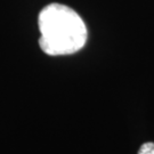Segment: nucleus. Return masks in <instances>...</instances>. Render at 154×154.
Listing matches in <instances>:
<instances>
[{
	"mask_svg": "<svg viewBox=\"0 0 154 154\" xmlns=\"http://www.w3.org/2000/svg\"><path fill=\"white\" fill-rule=\"evenodd\" d=\"M39 46L50 56L71 55L87 42V28L79 14L61 4H50L38 17Z\"/></svg>",
	"mask_w": 154,
	"mask_h": 154,
	"instance_id": "nucleus-1",
	"label": "nucleus"
},
{
	"mask_svg": "<svg viewBox=\"0 0 154 154\" xmlns=\"http://www.w3.org/2000/svg\"><path fill=\"white\" fill-rule=\"evenodd\" d=\"M138 154H154V143L152 142L144 143L138 151Z\"/></svg>",
	"mask_w": 154,
	"mask_h": 154,
	"instance_id": "nucleus-2",
	"label": "nucleus"
}]
</instances>
